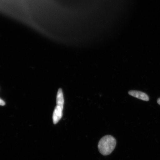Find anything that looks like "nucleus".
Here are the masks:
<instances>
[{
    "label": "nucleus",
    "mask_w": 160,
    "mask_h": 160,
    "mask_svg": "<svg viewBox=\"0 0 160 160\" xmlns=\"http://www.w3.org/2000/svg\"><path fill=\"white\" fill-rule=\"evenodd\" d=\"M116 143L114 138L111 136L107 135L100 140L98 147L102 155H108L110 154L115 149Z\"/></svg>",
    "instance_id": "obj_1"
},
{
    "label": "nucleus",
    "mask_w": 160,
    "mask_h": 160,
    "mask_svg": "<svg viewBox=\"0 0 160 160\" xmlns=\"http://www.w3.org/2000/svg\"><path fill=\"white\" fill-rule=\"evenodd\" d=\"M63 109L57 105L54 111L53 115V121L54 124L57 123L62 117Z\"/></svg>",
    "instance_id": "obj_2"
},
{
    "label": "nucleus",
    "mask_w": 160,
    "mask_h": 160,
    "mask_svg": "<svg viewBox=\"0 0 160 160\" xmlns=\"http://www.w3.org/2000/svg\"><path fill=\"white\" fill-rule=\"evenodd\" d=\"M129 94L138 99L143 100L144 101H148L149 98L148 96L145 93L139 91H130L128 92Z\"/></svg>",
    "instance_id": "obj_3"
},
{
    "label": "nucleus",
    "mask_w": 160,
    "mask_h": 160,
    "mask_svg": "<svg viewBox=\"0 0 160 160\" xmlns=\"http://www.w3.org/2000/svg\"><path fill=\"white\" fill-rule=\"evenodd\" d=\"M64 102V100L62 91L61 89H59L58 92L57 98V105L59 106L63 109Z\"/></svg>",
    "instance_id": "obj_4"
},
{
    "label": "nucleus",
    "mask_w": 160,
    "mask_h": 160,
    "mask_svg": "<svg viewBox=\"0 0 160 160\" xmlns=\"http://www.w3.org/2000/svg\"><path fill=\"white\" fill-rule=\"evenodd\" d=\"M5 105V103L3 100L0 98V105L1 106H4Z\"/></svg>",
    "instance_id": "obj_5"
},
{
    "label": "nucleus",
    "mask_w": 160,
    "mask_h": 160,
    "mask_svg": "<svg viewBox=\"0 0 160 160\" xmlns=\"http://www.w3.org/2000/svg\"><path fill=\"white\" fill-rule=\"evenodd\" d=\"M157 102L160 105V98H159L158 99Z\"/></svg>",
    "instance_id": "obj_6"
}]
</instances>
